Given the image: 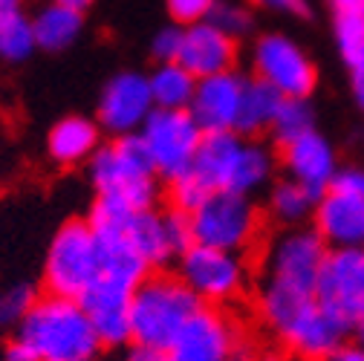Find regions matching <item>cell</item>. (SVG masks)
<instances>
[{
    "label": "cell",
    "mask_w": 364,
    "mask_h": 361,
    "mask_svg": "<svg viewBox=\"0 0 364 361\" xmlns=\"http://www.w3.org/2000/svg\"><path fill=\"white\" fill-rule=\"evenodd\" d=\"M176 64L186 67L197 81L229 72L235 64V38L220 32L208 21L194 23L182 32V50Z\"/></svg>",
    "instance_id": "18"
},
{
    "label": "cell",
    "mask_w": 364,
    "mask_h": 361,
    "mask_svg": "<svg viewBox=\"0 0 364 361\" xmlns=\"http://www.w3.org/2000/svg\"><path fill=\"white\" fill-rule=\"evenodd\" d=\"M200 309V298L179 278H145L130 298V341L168 352Z\"/></svg>",
    "instance_id": "2"
},
{
    "label": "cell",
    "mask_w": 364,
    "mask_h": 361,
    "mask_svg": "<svg viewBox=\"0 0 364 361\" xmlns=\"http://www.w3.org/2000/svg\"><path fill=\"white\" fill-rule=\"evenodd\" d=\"M338 12H364V0H333Z\"/></svg>",
    "instance_id": "37"
},
{
    "label": "cell",
    "mask_w": 364,
    "mask_h": 361,
    "mask_svg": "<svg viewBox=\"0 0 364 361\" xmlns=\"http://www.w3.org/2000/svg\"><path fill=\"white\" fill-rule=\"evenodd\" d=\"M255 67L263 84L284 99H306L315 87V67L295 41L284 35H263L255 47Z\"/></svg>",
    "instance_id": "12"
},
{
    "label": "cell",
    "mask_w": 364,
    "mask_h": 361,
    "mask_svg": "<svg viewBox=\"0 0 364 361\" xmlns=\"http://www.w3.org/2000/svg\"><path fill=\"white\" fill-rule=\"evenodd\" d=\"M237 327L220 309H200L168 350L171 361H229L237 350Z\"/></svg>",
    "instance_id": "13"
},
{
    "label": "cell",
    "mask_w": 364,
    "mask_h": 361,
    "mask_svg": "<svg viewBox=\"0 0 364 361\" xmlns=\"http://www.w3.org/2000/svg\"><path fill=\"white\" fill-rule=\"evenodd\" d=\"M229 361H246V358H240V355H235V358H229Z\"/></svg>",
    "instance_id": "41"
},
{
    "label": "cell",
    "mask_w": 364,
    "mask_h": 361,
    "mask_svg": "<svg viewBox=\"0 0 364 361\" xmlns=\"http://www.w3.org/2000/svg\"><path fill=\"white\" fill-rule=\"evenodd\" d=\"M179 281L200 301H229L246 286V266L235 252L194 243L182 254Z\"/></svg>",
    "instance_id": "11"
},
{
    "label": "cell",
    "mask_w": 364,
    "mask_h": 361,
    "mask_svg": "<svg viewBox=\"0 0 364 361\" xmlns=\"http://www.w3.org/2000/svg\"><path fill=\"white\" fill-rule=\"evenodd\" d=\"M15 338L38 361H96L102 352V341L81 303L58 295L38 298Z\"/></svg>",
    "instance_id": "1"
},
{
    "label": "cell",
    "mask_w": 364,
    "mask_h": 361,
    "mask_svg": "<svg viewBox=\"0 0 364 361\" xmlns=\"http://www.w3.org/2000/svg\"><path fill=\"white\" fill-rule=\"evenodd\" d=\"M139 139L148 151V159L156 173L171 183L191 171L197 148L203 142V130L188 110H156L139 130Z\"/></svg>",
    "instance_id": "7"
},
{
    "label": "cell",
    "mask_w": 364,
    "mask_h": 361,
    "mask_svg": "<svg viewBox=\"0 0 364 361\" xmlns=\"http://www.w3.org/2000/svg\"><path fill=\"white\" fill-rule=\"evenodd\" d=\"M318 235L336 249L364 246V171H338L333 185L315 203Z\"/></svg>",
    "instance_id": "9"
},
{
    "label": "cell",
    "mask_w": 364,
    "mask_h": 361,
    "mask_svg": "<svg viewBox=\"0 0 364 361\" xmlns=\"http://www.w3.org/2000/svg\"><path fill=\"white\" fill-rule=\"evenodd\" d=\"M257 6L272 12H287V15H306V0H255Z\"/></svg>",
    "instance_id": "32"
},
{
    "label": "cell",
    "mask_w": 364,
    "mask_h": 361,
    "mask_svg": "<svg viewBox=\"0 0 364 361\" xmlns=\"http://www.w3.org/2000/svg\"><path fill=\"white\" fill-rule=\"evenodd\" d=\"M315 298L347 327L364 312V246L336 249L327 254Z\"/></svg>",
    "instance_id": "10"
},
{
    "label": "cell",
    "mask_w": 364,
    "mask_h": 361,
    "mask_svg": "<svg viewBox=\"0 0 364 361\" xmlns=\"http://www.w3.org/2000/svg\"><path fill=\"white\" fill-rule=\"evenodd\" d=\"M315 203H318V200H315L304 185H298L295 179H289V183H281V185L275 188V194H272V208H275V214H278L281 220H287V222L304 220V217L312 211Z\"/></svg>",
    "instance_id": "27"
},
{
    "label": "cell",
    "mask_w": 364,
    "mask_h": 361,
    "mask_svg": "<svg viewBox=\"0 0 364 361\" xmlns=\"http://www.w3.org/2000/svg\"><path fill=\"white\" fill-rule=\"evenodd\" d=\"M347 333V324H341L336 315H330L318 298L301 309L295 318L281 330V338L304 358H330L336 350H341V338Z\"/></svg>",
    "instance_id": "17"
},
{
    "label": "cell",
    "mask_w": 364,
    "mask_h": 361,
    "mask_svg": "<svg viewBox=\"0 0 364 361\" xmlns=\"http://www.w3.org/2000/svg\"><path fill=\"white\" fill-rule=\"evenodd\" d=\"M324 260H327V249H324V237L318 232L284 235L269 252L263 286L295 298H315Z\"/></svg>",
    "instance_id": "8"
},
{
    "label": "cell",
    "mask_w": 364,
    "mask_h": 361,
    "mask_svg": "<svg viewBox=\"0 0 364 361\" xmlns=\"http://www.w3.org/2000/svg\"><path fill=\"white\" fill-rule=\"evenodd\" d=\"M208 23H214L220 32H225L229 38H237V35L249 32V26H252V15H249L246 6L232 4V0H225V4H214L211 15H208Z\"/></svg>",
    "instance_id": "29"
},
{
    "label": "cell",
    "mask_w": 364,
    "mask_h": 361,
    "mask_svg": "<svg viewBox=\"0 0 364 361\" xmlns=\"http://www.w3.org/2000/svg\"><path fill=\"white\" fill-rule=\"evenodd\" d=\"M284 96L275 93L269 84L263 81H249L246 93H243V104H240V119H237V130L240 133H257L263 127H272L275 113L281 107Z\"/></svg>",
    "instance_id": "24"
},
{
    "label": "cell",
    "mask_w": 364,
    "mask_h": 361,
    "mask_svg": "<svg viewBox=\"0 0 364 361\" xmlns=\"http://www.w3.org/2000/svg\"><path fill=\"white\" fill-rule=\"evenodd\" d=\"M127 361H171V355L165 350H151V347H136Z\"/></svg>",
    "instance_id": "34"
},
{
    "label": "cell",
    "mask_w": 364,
    "mask_h": 361,
    "mask_svg": "<svg viewBox=\"0 0 364 361\" xmlns=\"http://www.w3.org/2000/svg\"><path fill=\"white\" fill-rule=\"evenodd\" d=\"M191 217V235L197 246L223 249V252H243L255 243L260 217L246 194L237 191H217L211 194Z\"/></svg>",
    "instance_id": "6"
},
{
    "label": "cell",
    "mask_w": 364,
    "mask_h": 361,
    "mask_svg": "<svg viewBox=\"0 0 364 361\" xmlns=\"http://www.w3.org/2000/svg\"><path fill=\"white\" fill-rule=\"evenodd\" d=\"M330 361H364V347H344L330 355Z\"/></svg>",
    "instance_id": "36"
},
{
    "label": "cell",
    "mask_w": 364,
    "mask_h": 361,
    "mask_svg": "<svg viewBox=\"0 0 364 361\" xmlns=\"http://www.w3.org/2000/svg\"><path fill=\"white\" fill-rule=\"evenodd\" d=\"M269 173H272V156L257 145H246L235 130L203 133V142L188 171V176L197 179L205 194H217V191L249 194L252 188L266 183Z\"/></svg>",
    "instance_id": "3"
},
{
    "label": "cell",
    "mask_w": 364,
    "mask_h": 361,
    "mask_svg": "<svg viewBox=\"0 0 364 361\" xmlns=\"http://www.w3.org/2000/svg\"><path fill=\"white\" fill-rule=\"evenodd\" d=\"M90 179L99 197L133 211H145L156 200V171L139 133L119 136L110 148H99L90 159Z\"/></svg>",
    "instance_id": "4"
},
{
    "label": "cell",
    "mask_w": 364,
    "mask_h": 361,
    "mask_svg": "<svg viewBox=\"0 0 364 361\" xmlns=\"http://www.w3.org/2000/svg\"><path fill=\"white\" fill-rule=\"evenodd\" d=\"M272 130H275V136L284 145H292L301 136H306V133H312V110H309V104L304 99H284L278 113H275V122H272Z\"/></svg>",
    "instance_id": "25"
},
{
    "label": "cell",
    "mask_w": 364,
    "mask_h": 361,
    "mask_svg": "<svg viewBox=\"0 0 364 361\" xmlns=\"http://www.w3.org/2000/svg\"><path fill=\"white\" fill-rule=\"evenodd\" d=\"M35 50V29L23 9V0H0V61L18 64Z\"/></svg>",
    "instance_id": "21"
},
{
    "label": "cell",
    "mask_w": 364,
    "mask_h": 361,
    "mask_svg": "<svg viewBox=\"0 0 364 361\" xmlns=\"http://www.w3.org/2000/svg\"><path fill=\"white\" fill-rule=\"evenodd\" d=\"M133 292L136 289L102 275L78 298L102 347H119V344L130 341V298H133Z\"/></svg>",
    "instance_id": "16"
},
{
    "label": "cell",
    "mask_w": 364,
    "mask_h": 361,
    "mask_svg": "<svg viewBox=\"0 0 364 361\" xmlns=\"http://www.w3.org/2000/svg\"><path fill=\"white\" fill-rule=\"evenodd\" d=\"M287 168L298 185H304L315 200H321L324 191L333 185V179L338 173L336 168V153L330 142L318 133H306L298 142L287 145Z\"/></svg>",
    "instance_id": "19"
},
{
    "label": "cell",
    "mask_w": 364,
    "mask_h": 361,
    "mask_svg": "<svg viewBox=\"0 0 364 361\" xmlns=\"http://www.w3.org/2000/svg\"><path fill=\"white\" fill-rule=\"evenodd\" d=\"M38 295L29 284H12L0 289V327H21L29 309L35 306Z\"/></svg>",
    "instance_id": "28"
},
{
    "label": "cell",
    "mask_w": 364,
    "mask_h": 361,
    "mask_svg": "<svg viewBox=\"0 0 364 361\" xmlns=\"http://www.w3.org/2000/svg\"><path fill=\"white\" fill-rule=\"evenodd\" d=\"M266 361H284V358H278V355H272V358H266Z\"/></svg>",
    "instance_id": "40"
},
{
    "label": "cell",
    "mask_w": 364,
    "mask_h": 361,
    "mask_svg": "<svg viewBox=\"0 0 364 361\" xmlns=\"http://www.w3.org/2000/svg\"><path fill=\"white\" fill-rule=\"evenodd\" d=\"M4 361H38V358H35V352H32L23 341H18V338H15V341L4 350Z\"/></svg>",
    "instance_id": "33"
},
{
    "label": "cell",
    "mask_w": 364,
    "mask_h": 361,
    "mask_svg": "<svg viewBox=\"0 0 364 361\" xmlns=\"http://www.w3.org/2000/svg\"><path fill=\"white\" fill-rule=\"evenodd\" d=\"M182 32H186V29H179V26H168V29H162V32L154 38V55H156L162 64H173V61H179Z\"/></svg>",
    "instance_id": "31"
},
{
    "label": "cell",
    "mask_w": 364,
    "mask_h": 361,
    "mask_svg": "<svg viewBox=\"0 0 364 361\" xmlns=\"http://www.w3.org/2000/svg\"><path fill=\"white\" fill-rule=\"evenodd\" d=\"M350 70H353V93H355V102L364 110V61L355 64V67H350Z\"/></svg>",
    "instance_id": "35"
},
{
    "label": "cell",
    "mask_w": 364,
    "mask_h": 361,
    "mask_svg": "<svg viewBox=\"0 0 364 361\" xmlns=\"http://www.w3.org/2000/svg\"><path fill=\"white\" fill-rule=\"evenodd\" d=\"M148 84L156 110H188L197 90V78L176 61L159 64L156 72L148 75Z\"/></svg>",
    "instance_id": "23"
},
{
    "label": "cell",
    "mask_w": 364,
    "mask_h": 361,
    "mask_svg": "<svg viewBox=\"0 0 364 361\" xmlns=\"http://www.w3.org/2000/svg\"><path fill=\"white\" fill-rule=\"evenodd\" d=\"M81 12L47 4L32 15V29H35V43L47 53H61L73 47L75 38L81 35Z\"/></svg>",
    "instance_id": "22"
},
{
    "label": "cell",
    "mask_w": 364,
    "mask_h": 361,
    "mask_svg": "<svg viewBox=\"0 0 364 361\" xmlns=\"http://www.w3.org/2000/svg\"><path fill=\"white\" fill-rule=\"evenodd\" d=\"M168 9L179 23H203L208 21L211 9H214V0H168Z\"/></svg>",
    "instance_id": "30"
},
{
    "label": "cell",
    "mask_w": 364,
    "mask_h": 361,
    "mask_svg": "<svg viewBox=\"0 0 364 361\" xmlns=\"http://www.w3.org/2000/svg\"><path fill=\"white\" fill-rule=\"evenodd\" d=\"M336 41L350 67L364 61V12H338Z\"/></svg>",
    "instance_id": "26"
},
{
    "label": "cell",
    "mask_w": 364,
    "mask_h": 361,
    "mask_svg": "<svg viewBox=\"0 0 364 361\" xmlns=\"http://www.w3.org/2000/svg\"><path fill=\"white\" fill-rule=\"evenodd\" d=\"M243 93H246V81L240 75H235L232 70L211 75V78H200L188 113L194 116V122L200 124L203 133L237 130Z\"/></svg>",
    "instance_id": "15"
},
{
    "label": "cell",
    "mask_w": 364,
    "mask_h": 361,
    "mask_svg": "<svg viewBox=\"0 0 364 361\" xmlns=\"http://www.w3.org/2000/svg\"><path fill=\"white\" fill-rule=\"evenodd\" d=\"M102 278V246L90 222L73 220L61 225L43 263V284L50 295L78 301Z\"/></svg>",
    "instance_id": "5"
},
{
    "label": "cell",
    "mask_w": 364,
    "mask_h": 361,
    "mask_svg": "<svg viewBox=\"0 0 364 361\" xmlns=\"http://www.w3.org/2000/svg\"><path fill=\"white\" fill-rule=\"evenodd\" d=\"M47 151L58 165H78L84 159H93L99 151V127L81 116L61 119L50 133Z\"/></svg>",
    "instance_id": "20"
},
{
    "label": "cell",
    "mask_w": 364,
    "mask_h": 361,
    "mask_svg": "<svg viewBox=\"0 0 364 361\" xmlns=\"http://www.w3.org/2000/svg\"><path fill=\"white\" fill-rule=\"evenodd\" d=\"M50 4H55V6H67V9H75V12H84V9H90V4H93V0H50Z\"/></svg>",
    "instance_id": "38"
},
{
    "label": "cell",
    "mask_w": 364,
    "mask_h": 361,
    "mask_svg": "<svg viewBox=\"0 0 364 361\" xmlns=\"http://www.w3.org/2000/svg\"><path fill=\"white\" fill-rule=\"evenodd\" d=\"M154 113V96L148 75L139 72H119L107 81L102 102H99V122L119 136H133L142 130L148 116Z\"/></svg>",
    "instance_id": "14"
},
{
    "label": "cell",
    "mask_w": 364,
    "mask_h": 361,
    "mask_svg": "<svg viewBox=\"0 0 364 361\" xmlns=\"http://www.w3.org/2000/svg\"><path fill=\"white\" fill-rule=\"evenodd\" d=\"M353 327H355V335H358V344L364 347V312H361V315H358V318H355V324H353Z\"/></svg>",
    "instance_id": "39"
}]
</instances>
